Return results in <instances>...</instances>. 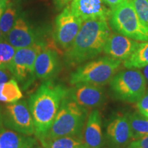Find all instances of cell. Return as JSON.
<instances>
[{
    "instance_id": "cell-1",
    "label": "cell",
    "mask_w": 148,
    "mask_h": 148,
    "mask_svg": "<svg viewBox=\"0 0 148 148\" xmlns=\"http://www.w3.org/2000/svg\"><path fill=\"white\" fill-rule=\"evenodd\" d=\"M110 34L107 20L84 21L73 43L65 50L64 62L69 66H76L95 58L103 51Z\"/></svg>"
},
{
    "instance_id": "cell-2",
    "label": "cell",
    "mask_w": 148,
    "mask_h": 148,
    "mask_svg": "<svg viewBox=\"0 0 148 148\" xmlns=\"http://www.w3.org/2000/svg\"><path fill=\"white\" fill-rule=\"evenodd\" d=\"M69 95V89L51 80L44 81L28 99L36 138H44L54 121L62 101Z\"/></svg>"
},
{
    "instance_id": "cell-3",
    "label": "cell",
    "mask_w": 148,
    "mask_h": 148,
    "mask_svg": "<svg viewBox=\"0 0 148 148\" xmlns=\"http://www.w3.org/2000/svg\"><path fill=\"white\" fill-rule=\"evenodd\" d=\"M88 115L87 108L79 106L68 95L62 101L49 130L45 137L40 140L64 136L82 138Z\"/></svg>"
},
{
    "instance_id": "cell-4",
    "label": "cell",
    "mask_w": 148,
    "mask_h": 148,
    "mask_svg": "<svg viewBox=\"0 0 148 148\" xmlns=\"http://www.w3.org/2000/svg\"><path fill=\"white\" fill-rule=\"evenodd\" d=\"M121 64V60L100 57L78 66L70 75L69 83L73 86L83 83L102 86L110 82Z\"/></svg>"
},
{
    "instance_id": "cell-5",
    "label": "cell",
    "mask_w": 148,
    "mask_h": 148,
    "mask_svg": "<svg viewBox=\"0 0 148 148\" xmlns=\"http://www.w3.org/2000/svg\"><path fill=\"white\" fill-rule=\"evenodd\" d=\"M108 20L116 33L136 41H148V27L140 20L130 0L112 9Z\"/></svg>"
},
{
    "instance_id": "cell-6",
    "label": "cell",
    "mask_w": 148,
    "mask_h": 148,
    "mask_svg": "<svg viewBox=\"0 0 148 148\" xmlns=\"http://www.w3.org/2000/svg\"><path fill=\"white\" fill-rule=\"evenodd\" d=\"M110 85L117 99L128 103L137 102L147 90L146 79L137 69H127L116 73Z\"/></svg>"
},
{
    "instance_id": "cell-7",
    "label": "cell",
    "mask_w": 148,
    "mask_h": 148,
    "mask_svg": "<svg viewBox=\"0 0 148 148\" xmlns=\"http://www.w3.org/2000/svg\"><path fill=\"white\" fill-rule=\"evenodd\" d=\"M47 45L43 41H38L29 47L16 49L13 59L7 66L11 75L17 82L27 88L34 82V63L38 53Z\"/></svg>"
},
{
    "instance_id": "cell-8",
    "label": "cell",
    "mask_w": 148,
    "mask_h": 148,
    "mask_svg": "<svg viewBox=\"0 0 148 148\" xmlns=\"http://www.w3.org/2000/svg\"><path fill=\"white\" fill-rule=\"evenodd\" d=\"M2 119L3 123L9 129L27 136L34 134V121L25 100L7 104L2 112Z\"/></svg>"
},
{
    "instance_id": "cell-9",
    "label": "cell",
    "mask_w": 148,
    "mask_h": 148,
    "mask_svg": "<svg viewBox=\"0 0 148 148\" xmlns=\"http://www.w3.org/2000/svg\"><path fill=\"white\" fill-rule=\"evenodd\" d=\"M82 23V18L73 13L69 6L65 7L55 19L53 39L56 43L66 50L73 43Z\"/></svg>"
},
{
    "instance_id": "cell-10",
    "label": "cell",
    "mask_w": 148,
    "mask_h": 148,
    "mask_svg": "<svg viewBox=\"0 0 148 148\" xmlns=\"http://www.w3.org/2000/svg\"><path fill=\"white\" fill-rule=\"evenodd\" d=\"M69 97L79 106L86 108L101 106L106 100L101 86L90 84H77L69 89Z\"/></svg>"
},
{
    "instance_id": "cell-11",
    "label": "cell",
    "mask_w": 148,
    "mask_h": 148,
    "mask_svg": "<svg viewBox=\"0 0 148 148\" xmlns=\"http://www.w3.org/2000/svg\"><path fill=\"white\" fill-rule=\"evenodd\" d=\"M60 62L56 49L45 46L37 56L34 63L35 77L40 80H50L59 73Z\"/></svg>"
},
{
    "instance_id": "cell-12",
    "label": "cell",
    "mask_w": 148,
    "mask_h": 148,
    "mask_svg": "<svg viewBox=\"0 0 148 148\" xmlns=\"http://www.w3.org/2000/svg\"><path fill=\"white\" fill-rule=\"evenodd\" d=\"M4 40L16 49L29 47L37 42L41 41L35 29L22 16L17 18Z\"/></svg>"
},
{
    "instance_id": "cell-13",
    "label": "cell",
    "mask_w": 148,
    "mask_h": 148,
    "mask_svg": "<svg viewBox=\"0 0 148 148\" xmlns=\"http://www.w3.org/2000/svg\"><path fill=\"white\" fill-rule=\"evenodd\" d=\"M140 42L120 34H110L107 39L103 52L108 56L119 60H125L137 49Z\"/></svg>"
},
{
    "instance_id": "cell-14",
    "label": "cell",
    "mask_w": 148,
    "mask_h": 148,
    "mask_svg": "<svg viewBox=\"0 0 148 148\" xmlns=\"http://www.w3.org/2000/svg\"><path fill=\"white\" fill-rule=\"evenodd\" d=\"M103 0H73L69 5L72 12L82 21L88 19H105L108 21L111 9Z\"/></svg>"
},
{
    "instance_id": "cell-15",
    "label": "cell",
    "mask_w": 148,
    "mask_h": 148,
    "mask_svg": "<svg viewBox=\"0 0 148 148\" xmlns=\"http://www.w3.org/2000/svg\"><path fill=\"white\" fill-rule=\"evenodd\" d=\"M82 139L87 148L102 147V119L100 112L97 109H94L88 114L82 131Z\"/></svg>"
},
{
    "instance_id": "cell-16",
    "label": "cell",
    "mask_w": 148,
    "mask_h": 148,
    "mask_svg": "<svg viewBox=\"0 0 148 148\" xmlns=\"http://www.w3.org/2000/svg\"><path fill=\"white\" fill-rule=\"evenodd\" d=\"M108 140L116 147L126 146L132 140L127 113L119 115L108 123L106 128Z\"/></svg>"
},
{
    "instance_id": "cell-17",
    "label": "cell",
    "mask_w": 148,
    "mask_h": 148,
    "mask_svg": "<svg viewBox=\"0 0 148 148\" xmlns=\"http://www.w3.org/2000/svg\"><path fill=\"white\" fill-rule=\"evenodd\" d=\"M36 143V139L32 136L0 127V148H32Z\"/></svg>"
},
{
    "instance_id": "cell-18",
    "label": "cell",
    "mask_w": 148,
    "mask_h": 148,
    "mask_svg": "<svg viewBox=\"0 0 148 148\" xmlns=\"http://www.w3.org/2000/svg\"><path fill=\"white\" fill-rule=\"evenodd\" d=\"M44 148H87L82 138L75 136H64L40 140Z\"/></svg>"
},
{
    "instance_id": "cell-19",
    "label": "cell",
    "mask_w": 148,
    "mask_h": 148,
    "mask_svg": "<svg viewBox=\"0 0 148 148\" xmlns=\"http://www.w3.org/2000/svg\"><path fill=\"white\" fill-rule=\"evenodd\" d=\"M23 97L21 90L17 81L10 79L0 84V101L6 103H15Z\"/></svg>"
},
{
    "instance_id": "cell-20",
    "label": "cell",
    "mask_w": 148,
    "mask_h": 148,
    "mask_svg": "<svg viewBox=\"0 0 148 148\" xmlns=\"http://www.w3.org/2000/svg\"><path fill=\"white\" fill-rule=\"evenodd\" d=\"M127 116L133 140L148 135V119L138 112L127 113Z\"/></svg>"
},
{
    "instance_id": "cell-21",
    "label": "cell",
    "mask_w": 148,
    "mask_h": 148,
    "mask_svg": "<svg viewBox=\"0 0 148 148\" xmlns=\"http://www.w3.org/2000/svg\"><path fill=\"white\" fill-rule=\"evenodd\" d=\"M147 65H148V41L140 43L137 49L123 62V66L127 69H140Z\"/></svg>"
},
{
    "instance_id": "cell-22",
    "label": "cell",
    "mask_w": 148,
    "mask_h": 148,
    "mask_svg": "<svg viewBox=\"0 0 148 148\" xmlns=\"http://www.w3.org/2000/svg\"><path fill=\"white\" fill-rule=\"evenodd\" d=\"M17 16V10L13 5L9 3L8 5L5 6L0 17V27L4 39L13 27L16 20L18 18Z\"/></svg>"
},
{
    "instance_id": "cell-23",
    "label": "cell",
    "mask_w": 148,
    "mask_h": 148,
    "mask_svg": "<svg viewBox=\"0 0 148 148\" xmlns=\"http://www.w3.org/2000/svg\"><path fill=\"white\" fill-rule=\"evenodd\" d=\"M16 49L6 40L0 42V62L8 66L13 59Z\"/></svg>"
},
{
    "instance_id": "cell-24",
    "label": "cell",
    "mask_w": 148,
    "mask_h": 148,
    "mask_svg": "<svg viewBox=\"0 0 148 148\" xmlns=\"http://www.w3.org/2000/svg\"><path fill=\"white\" fill-rule=\"evenodd\" d=\"M136 13L148 27V0H130Z\"/></svg>"
},
{
    "instance_id": "cell-25",
    "label": "cell",
    "mask_w": 148,
    "mask_h": 148,
    "mask_svg": "<svg viewBox=\"0 0 148 148\" xmlns=\"http://www.w3.org/2000/svg\"><path fill=\"white\" fill-rule=\"evenodd\" d=\"M136 103H137L136 107H137L138 112L141 114L148 112V89L146 90L144 95Z\"/></svg>"
},
{
    "instance_id": "cell-26",
    "label": "cell",
    "mask_w": 148,
    "mask_h": 148,
    "mask_svg": "<svg viewBox=\"0 0 148 148\" xmlns=\"http://www.w3.org/2000/svg\"><path fill=\"white\" fill-rule=\"evenodd\" d=\"M130 145L136 148H148V135L130 142Z\"/></svg>"
},
{
    "instance_id": "cell-27",
    "label": "cell",
    "mask_w": 148,
    "mask_h": 148,
    "mask_svg": "<svg viewBox=\"0 0 148 148\" xmlns=\"http://www.w3.org/2000/svg\"><path fill=\"white\" fill-rule=\"evenodd\" d=\"M10 77H12V75H11L8 69H0V84L6 82L9 79H10Z\"/></svg>"
},
{
    "instance_id": "cell-28",
    "label": "cell",
    "mask_w": 148,
    "mask_h": 148,
    "mask_svg": "<svg viewBox=\"0 0 148 148\" xmlns=\"http://www.w3.org/2000/svg\"><path fill=\"white\" fill-rule=\"evenodd\" d=\"M73 1V0H53L54 5L58 10L64 8Z\"/></svg>"
},
{
    "instance_id": "cell-29",
    "label": "cell",
    "mask_w": 148,
    "mask_h": 148,
    "mask_svg": "<svg viewBox=\"0 0 148 148\" xmlns=\"http://www.w3.org/2000/svg\"><path fill=\"white\" fill-rule=\"evenodd\" d=\"M125 0H103V1L107 5L110 7L111 10L115 8V7L121 4L122 2H123Z\"/></svg>"
},
{
    "instance_id": "cell-30",
    "label": "cell",
    "mask_w": 148,
    "mask_h": 148,
    "mask_svg": "<svg viewBox=\"0 0 148 148\" xmlns=\"http://www.w3.org/2000/svg\"><path fill=\"white\" fill-rule=\"evenodd\" d=\"M140 69V71H141V73H143L144 77H145V79H146V82L147 83L148 82V65L144 66V67L141 68Z\"/></svg>"
},
{
    "instance_id": "cell-31",
    "label": "cell",
    "mask_w": 148,
    "mask_h": 148,
    "mask_svg": "<svg viewBox=\"0 0 148 148\" xmlns=\"http://www.w3.org/2000/svg\"><path fill=\"white\" fill-rule=\"evenodd\" d=\"M4 9H1V10H0V17H1V14L3 13V10H4ZM2 40H4V38H3V37L2 33H1V27H0V42L2 41Z\"/></svg>"
},
{
    "instance_id": "cell-32",
    "label": "cell",
    "mask_w": 148,
    "mask_h": 148,
    "mask_svg": "<svg viewBox=\"0 0 148 148\" xmlns=\"http://www.w3.org/2000/svg\"><path fill=\"white\" fill-rule=\"evenodd\" d=\"M6 6V3L4 0H0V10L1 9H4Z\"/></svg>"
},
{
    "instance_id": "cell-33",
    "label": "cell",
    "mask_w": 148,
    "mask_h": 148,
    "mask_svg": "<svg viewBox=\"0 0 148 148\" xmlns=\"http://www.w3.org/2000/svg\"><path fill=\"white\" fill-rule=\"evenodd\" d=\"M3 119H2V112H1V108H0V127L2 126Z\"/></svg>"
},
{
    "instance_id": "cell-34",
    "label": "cell",
    "mask_w": 148,
    "mask_h": 148,
    "mask_svg": "<svg viewBox=\"0 0 148 148\" xmlns=\"http://www.w3.org/2000/svg\"><path fill=\"white\" fill-rule=\"evenodd\" d=\"M7 69V66H5L4 64L1 63V62H0V69Z\"/></svg>"
},
{
    "instance_id": "cell-35",
    "label": "cell",
    "mask_w": 148,
    "mask_h": 148,
    "mask_svg": "<svg viewBox=\"0 0 148 148\" xmlns=\"http://www.w3.org/2000/svg\"><path fill=\"white\" fill-rule=\"evenodd\" d=\"M142 115H143L144 116H145L147 119H148V112H143V113H141Z\"/></svg>"
},
{
    "instance_id": "cell-36",
    "label": "cell",
    "mask_w": 148,
    "mask_h": 148,
    "mask_svg": "<svg viewBox=\"0 0 148 148\" xmlns=\"http://www.w3.org/2000/svg\"><path fill=\"white\" fill-rule=\"evenodd\" d=\"M127 148H136V147H134V146L130 145V144H129V145H128V147H127Z\"/></svg>"
},
{
    "instance_id": "cell-37",
    "label": "cell",
    "mask_w": 148,
    "mask_h": 148,
    "mask_svg": "<svg viewBox=\"0 0 148 148\" xmlns=\"http://www.w3.org/2000/svg\"><path fill=\"white\" fill-rule=\"evenodd\" d=\"M4 1H5V3H9V1H10V0H4Z\"/></svg>"
},
{
    "instance_id": "cell-38",
    "label": "cell",
    "mask_w": 148,
    "mask_h": 148,
    "mask_svg": "<svg viewBox=\"0 0 148 148\" xmlns=\"http://www.w3.org/2000/svg\"><path fill=\"white\" fill-rule=\"evenodd\" d=\"M14 1H16V0H14Z\"/></svg>"
},
{
    "instance_id": "cell-39",
    "label": "cell",
    "mask_w": 148,
    "mask_h": 148,
    "mask_svg": "<svg viewBox=\"0 0 148 148\" xmlns=\"http://www.w3.org/2000/svg\"><path fill=\"white\" fill-rule=\"evenodd\" d=\"M32 148H33V147H32Z\"/></svg>"
}]
</instances>
